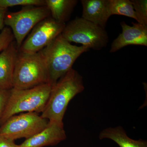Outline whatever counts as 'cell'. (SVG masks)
Masks as SVG:
<instances>
[{"label": "cell", "mask_w": 147, "mask_h": 147, "mask_svg": "<svg viewBox=\"0 0 147 147\" xmlns=\"http://www.w3.org/2000/svg\"><path fill=\"white\" fill-rule=\"evenodd\" d=\"M18 52L14 40L0 53V90L13 88V72Z\"/></svg>", "instance_id": "obj_11"}, {"label": "cell", "mask_w": 147, "mask_h": 147, "mask_svg": "<svg viewBox=\"0 0 147 147\" xmlns=\"http://www.w3.org/2000/svg\"><path fill=\"white\" fill-rule=\"evenodd\" d=\"M51 16L46 6L23 7L16 12H7L5 25L10 28L19 49L24 39L36 26L45 18Z\"/></svg>", "instance_id": "obj_6"}, {"label": "cell", "mask_w": 147, "mask_h": 147, "mask_svg": "<svg viewBox=\"0 0 147 147\" xmlns=\"http://www.w3.org/2000/svg\"><path fill=\"white\" fill-rule=\"evenodd\" d=\"M45 6L50 10L51 16L57 22L65 24L69 19L78 1L45 0Z\"/></svg>", "instance_id": "obj_14"}, {"label": "cell", "mask_w": 147, "mask_h": 147, "mask_svg": "<svg viewBox=\"0 0 147 147\" xmlns=\"http://www.w3.org/2000/svg\"><path fill=\"white\" fill-rule=\"evenodd\" d=\"M10 90H0V120L5 108Z\"/></svg>", "instance_id": "obj_19"}, {"label": "cell", "mask_w": 147, "mask_h": 147, "mask_svg": "<svg viewBox=\"0 0 147 147\" xmlns=\"http://www.w3.org/2000/svg\"><path fill=\"white\" fill-rule=\"evenodd\" d=\"M15 6H45V0H0V7L7 9Z\"/></svg>", "instance_id": "obj_17"}, {"label": "cell", "mask_w": 147, "mask_h": 147, "mask_svg": "<svg viewBox=\"0 0 147 147\" xmlns=\"http://www.w3.org/2000/svg\"><path fill=\"white\" fill-rule=\"evenodd\" d=\"M65 25L57 22L51 16L45 18L32 30L18 49L19 52L38 53L61 34Z\"/></svg>", "instance_id": "obj_8"}, {"label": "cell", "mask_w": 147, "mask_h": 147, "mask_svg": "<svg viewBox=\"0 0 147 147\" xmlns=\"http://www.w3.org/2000/svg\"><path fill=\"white\" fill-rule=\"evenodd\" d=\"M63 123L50 122L45 128L26 139L18 147H44L54 146L66 139Z\"/></svg>", "instance_id": "obj_10"}, {"label": "cell", "mask_w": 147, "mask_h": 147, "mask_svg": "<svg viewBox=\"0 0 147 147\" xmlns=\"http://www.w3.org/2000/svg\"><path fill=\"white\" fill-rule=\"evenodd\" d=\"M84 88L83 77L71 69L52 87L47 104L40 116L49 121L63 123L69 103Z\"/></svg>", "instance_id": "obj_1"}, {"label": "cell", "mask_w": 147, "mask_h": 147, "mask_svg": "<svg viewBox=\"0 0 147 147\" xmlns=\"http://www.w3.org/2000/svg\"><path fill=\"white\" fill-rule=\"evenodd\" d=\"M7 12V9L0 7V31L4 28L5 18Z\"/></svg>", "instance_id": "obj_21"}, {"label": "cell", "mask_w": 147, "mask_h": 147, "mask_svg": "<svg viewBox=\"0 0 147 147\" xmlns=\"http://www.w3.org/2000/svg\"><path fill=\"white\" fill-rule=\"evenodd\" d=\"M48 122L38 113H21L12 116L0 125V135L14 141L28 139L45 128Z\"/></svg>", "instance_id": "obj_7"}, {"label": "cell", "mask_w": 147, "mask_h": 147, "mask_svg": "<svg viewBox=\"0 0 147 147\" xmlns=\"http://www.w3.org/2000/svg\"><path fill=\"white\" fill-rule=\"evenodd\" d=\"M82 18L105 29L111 16L110 0H82Z\"/></svg>", "instance_id": "obj_12"}, {"label": "cell", "mask_w": 147, "mask_h": 147, "mask_svg": "<svg viewBox=\"0 0 147 147\" xmlns=\"http://www.w3.org/2000/svg\"><path fill=\"white\" fill-rule=\"evenodd\" d=\"M85 46L73 45L61 34L40 52L47 69L48 84L52 87L72 68L76 60L83 53L89 50Z\"/></svg>", "instance_id": "obj_2"}, {"label": "cell", "mask_w": 147, "mask_h": 147, "mask_svg": "<svg viewBox=\"0 0 147 147\" xmlns=\"http://www.w3.org/2000/svg\"><path fill=\"white\" fill-rule=\"evenodd\" d=\"M0 147H18L15 141L0 135Z\"/></svg>", "instance_id": "obj_20"}, {"label": "cell", "mask_w": 147, "mask_h": 147, "mask_svg": "<svg viewBox=\"0 0 147 147\" xmlns=\"http://www.w3.org/2000/svg\"><path fill=\"white\" fill-rule=\"evenodd\" d=\"M61 35L70 43H80L95 50L106 47L109 41L105 29L82 17H76L66 24Z\"/></svg>", "instance_id": "obj_5"}, {"label": "cell", "mask_w": 147, "mask_h": 147, "mask_svg": "<svg viewBox=\"0 0 147 147\" xmlns=\"http://www.w3.org/2000/svg\"><path fill=\"white\" fill-rule=\"evenodd\" d=\"M133 26H129L122 21L121 33L114 40L111 45L110 53H114L129 45L147 46V26L139 23H132Z\"/></svg>", "instance_id": "obj_9"}, {"label": "cell", "mask_w": 147, "mask_h": 147, "mask_svg": "<svg viewBox=\"0 0 147 147\" xmlns=\"http://www.w3.org/2000/svg\"><path fill=\"white\" fill-rule=\"evenodd\" d=\"M48 84L47 67L40 52H18L13 72V88H31Z\"/></svg>", "instance_id": "obj_4"}, {"label": "cell", "mask_w": 147, "mask_h": 147, "mask_svg": "<svg viewBox=\"0 0 147 147\" xmlns=\"http://www.w3.org/2000/svg\"><path fill=\"white\" fill-rule=\"evenodd\" d=\"M15 40L13 33L10 28L5 27L0 33V52L8 47Z\"/></svg>", "instance_id": "obj_18"}, {"label": "cell", "mask_w": 147, "mask_h": 147, "mask_svg": "<svg viewBox=\"0 0 147 147\" xmlns=\"http://www.w3.org/2000/svg\"><path fill=\"white\" fill-rule=\"evenodd\" d=\"M131 1L137 15L138 23L147 26V0H131Z\"/></svg>", "instance_id": "obj_16"}, {"label": "cell", "mask_w": 147, "mask_h": 147, "mask_svg": "<svg viewBox=\"0 0 147 147\" xmlns=\"http://www.w3.org/2000/svg\"><path fill=\"white\" fill-rule=\"evenodd\" d=\"M110 10L113 15H123L133 18H137L132 3L129 0H110Z\"/></svg>", "instance_id": "obj_15"}, {"label": "cell", "mask_w": 147, "mask_h": 147, "mask_svg": "<svg viewBox=\"0 0 147 147\" xmlns=\"http://www.w3.org/2000/svg\"><path fill=\"white\" fill-rule=\"evenodd\" d=\"M51 89L52 86L49 84L27 89L11 88L0 120V125L11 117L19 113H42L47 104Z\"/></svg>", "instance_id": "obj_3"}, {"label": "cell", "mask_w": 147, "mask_h": 147, "mask_svg": "<svg viewBox=\"0 0 147 147\" xmlns=\"http://www.w3.org/2000/svg\"><path fill=\"white\" fill-rule=\"evenodd\" d=\"M98 137L100 140L110 139L119 147H147V141L129 138L123 127L120 126L105 129L100 131Z\"/></svg>", "instance_id": "obj_13"}]
</instances>
